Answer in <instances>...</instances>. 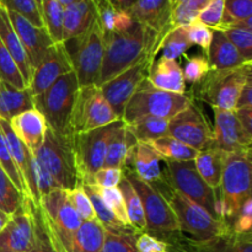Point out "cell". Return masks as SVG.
<instances>
[{"label": "cell", "mask_w": 252, "mask_h": 252, "mask_svg": "<svg viewBox=\"0 0 252 252\" xmlns=\"http://www.w3.org/2000/svg\"><path fill=\"white\" fill-rule=\"evenodd\" d=\"M160 41L159 33L134 20L125 31L103 33V59L98 88L143 59L150 56L157 58Z\"/></svg>", "instance_id": "obj_1"}, {"label": "cell", "mask_w": 252, "mask_h": 252, "mask_svg": "<svg viewBox=\"0 0 252 252\" xmlns=\"http://www.w3.org/2000/svg\"><path fill=\"white\" fill-rule=\"evenodd\" d=\"M153 187L166 199L176 216L180 231L187 234V238L194 241H206L231 230L223 219L212 217L198 204L172 189L165 177Z\"/></svg>", "instance_id": "obj_2"}, {"label": "cell", "mask_w": 252, "mask_h": 252, "mask_svg": "<svg viewBox=\"0 0 252 252\" xmlns=\"http://www.w3.org/2000/svg\"><path fill=\"white\" fill-rule=\"evenodd\" d=\"M251 148L229 153L219 189H220V218L231 228L241 206L251 198Z\"/></svg>", "instance_id": "obj_3"}, {"label": "cell", "mask_w": 252, "mask_h": 252, "mask_svg": "<svg viewBox=\"0 0 252 252\" xmlns=\"http://www.w3.org/2000/svg\"><path fill=\"white\" fill-rule=\"evenodd\" d=\"M192 102L191 96L185 94L169 93L154 88L145 79L130 100L123 112L122 121L128 125L143 117H159L170 118L174 117L179 112L187 107Z\"/></svg>", "instance_id": "obj_4"}, {"label": "cell", "mask_w": 252, "mask_h": 252, "mask_svg": "<svg viewBox=\"0 0 252 252\" xmlns=\"http://www.w3.org/2000/svg\"><path fill=\"white\" fill-rule=\"evenodd\" d=\"M79 88L75 73L70 71L54 81L46 91L33 97L34 108L43 116L48 128L53 132L71 135L69 121Z\"/></svg>", "instance_id": "obj_5"}, {"label": "cell", "mask_w": 252, "mask_h": 252, "mask_svg": "<svg viewBox=\"0 0 252 252\" xmlns=\"http://www.w3.org/2000/svg\"><path fill=\"white\" fill-rule=\"evenodd\" d=\"M73 135H62L47 128L41 147L33 153L59 189H74L80 182L73 149Z\"/></svg>", "instance_id": "obj_6"}, {"label": "cell", "mask_w": 252, "mask_h": 252, "mask_svg": "<svg viewBox=\"0 0 252 252\" xmlns=\"http://www.w3.org/2000/svg\"><path fill=\"white\" fill-rule=\"evenodd\" d=\"M252 62L240 66L221 70H209L208 74L196 84V97L208 103L212 108L234 111L241 88L251 76Z\"/></svg>", "instance_id": "obj_7"}, {"label": "cell", "mask_w": 252, "mask_h": 252, "mask_svg": "<svg viewBox=\"0 0 252 252\" xmlns=\"http://www.w3.org/2000/svg\"><path fill=\"white\" fill-rule=\"evenodd\" d=\"M164 160V159H162ZM164 177L174 189L208 212L214 218H220L219 197L198 174L193 160L171 161L164 160Z\"/></svg>", "instance_id": "obj_8"}, {"label": "cell", "mask_w": 252, "mask_h": 252, "mask_svg": "<svg viewBox=\"0 0 252 252\" xmlns=\"http://www.w3.org/2000/svg\"><path fill=\"white\" fill-rule=\"evenodd\" d=\"M122 175L127 177L142 202L145 217V233L162 241L167 236L180 233L176 216L166 199L152 185L140 180L132 170H123Z\"/></svg>", "instance_id": "obj_9"}, {"label": "cell", "mask_w": 252, "mask_h": 252, "mask_svg": "<svg viewBox=\"0 0 252 252\" xmlns=\"http://www.w3.org/2000/svg\"><path fill=\"white\" fill-rule=\"evenodd\" d=\"M80 88L97 86L103 59V32L97 20L83 36L63 42Z\"/></svg>", "instance_id": "obj_10"}, {"label": "cell", "mask_w": 252, "mask_h": 252, "mask_svg": "<svg viewBox=\"0 0 252 252\" xmlns=\"http://www.w3.org/2000/svg\"><path fill=\"white\" fill-rule=\"evenodd\" d=\"M39 207L59 250L71 252L74 236L83 220L71 206L65 189H56L51 191L42 197Z\"/></svg>", "instance_id": "obj_11"}, {"label": "cell", "mask_w": 252, "mask_h": 252, "mask_svg": "<svg viewBox=\"0 0 252 252\" xmlns=\"http://www.w3.org/2000/svg\"><path fill=\"white\" fill-rule=\"evenodd\" d=\"M118 120L98 86L79 88L69 121L71 135L105 127Z\"/></svg>", "instance_id": "obj_12"}, {"label": "cell", "mask_w": 252, "mask_h": 252, "mask_svg": "<svg viewBox=\"0 0 252 252\" xmlns=\"http://www.w3.org/2000/svg\"><path fill=\"white\" fill-rule=\"evenodd\" d=\"M123 123L118 120L105 127L73 134V149L76 170L80 181L86 182L103 167L108 140L112 133Z\"/></svg>", "instance_id": "obj_13"}, {"label": "cell", "mask_w": 252, "mask_h": 252, "mask_svg": "<svg viewBox=\"0 0 252 252\" xmlns=\"http://www.w3.org/2000/svg\"><path fill=\"white\" fill-rule=\"evenodd\" d=\"M167 135L198 152L213 144L212 128L193 101L185 110L170 118Z\"/></svg>", "instance_id": "obj_14"}, {"label": "cell", "mask_w": 252, "mask_h": 252, "mask_svg": "<svg viewBox=\"0 0 252 252\" xmlns=\"http://www.w3.org/2000/svg\"><path fill=\"white\" fill-rule=\"evenodd\" d=\"M154 61L155 57H148L100 86L101 94L120 120H122L126 106L138 86L148 78V73Z\"/></svg>", "instance_id": "obj_15"}, {"label": "cell", "mask_w": 252, "mask_h": 252, "mask_svg": "<svg viewBox=\"0 0 252 252\" xmlns=\"http://www.w3.org/2000/svg\"><path fill=\"white\" fill-rule=\"evenodd\" d=\"M33 239L31 199L25 196L21 207L0 231V252H30Z\"/></svg>", "instance_id": "obj_16"}, {"label": "cell", "mask_w": 252, "mask_h": 252, "mask_svg": "<svg viewBox=\"0 0 252 252\" xmlns=\"http://www.w3.org/2000/svg\"><path fill=\"white\" fill-rule=\"evenodd\" d=\"M70 71H73V64L65 44L63 42L52 44L39 65L32 73L30 91L34 97L46 91L61 76Z\"/></svg>", "instance_id": "obj_17"}, {"label": "cell", "mask_w": 252, "mask_h": 252, "mask_svg": "<svg viewBox=\"0 0 252 252\" xmlns=\"http://www.w3.org/2000/svg\"><path fill=\"white\" fill-rule=\"evenodd\" d=\"M214 111V147L226 153L240 152L251 148L252 135L249 134L239 122L235 111L213 108Z\"/></svg>", "instance_id": "obj_18"}, {"label": "cell", "mask_w": 252, "mask_h": 252, "mask_svg": "<svg viewBox=\"0 0 252 252\" xmlns=\"http://www.w3.org/2000/svg\"><path fill=\"white\" fill-rule=\"evenodd\" d=\"M6 11L9 15L10 22H11L12 27L26 52L32 73H33L34 69L39 65L42 59L48 52L49 47L54 44L53 41L44 27H38L31 24L29 20L22 17L17 12L9 11V10Z\"/></svg>", "instance_id": "obj_19"}, {"label": "cell", "mask_w": 252, "mask_h": 252, "mask_svg": "<svg viewBox=\"0 0 252 252\" xmlns=\"http://www.w3.org/2000/svg\"><path fill=\"white\" fill-rule=\"evenodd\" d=\"M127 12L134 21L159 33L161 39L172 29V0H137Z\"/></svg>", "instance_id": "obj_20"}, {"label": "cell", "mask_w": 252, "mask_h": 252, "mask_svg": "<svg viewBox=\"0 0 252 252\" xmlns=\"http://www.w3.org/2000/svg\"><path fill=\"white\" fill-rule=\"evenodd\" d=\"M97 20L94 0H75L63 11V42L78 38L89 31Z\"/></svg>", "instance_id": "obj_21"}, {"label": "cell", "mask_w": 252, "mask_h": 252, "mask_svg": "<svg viewBox=\"0 0 252 252\" xmlns=\"http://www.w3.org/2000/svg\"><path fill=\"white\" fill-rule=\"evenodd\" d=\"M9 123L12 132L27 149L34 153L41 147L48 126L43 116L36 108H31L15 116Z\"/></svg>", "instance_id": "obj_22"}, {"label": "cell", "mask_w": 252, "mask_h": 252, "mask_svg": "<svg viewBox=\"0 0 252 252\" xmlns=\"http://www.w3.org/2000/svg\"><path fill=\"white\" fill-rule=\"evenodd\" d=\"M164 161L159 153L149 143L138 142L133 148V170L134 174L147 184H159L164 180V170L161 162Z\"/></svg>", "instance_id": "obj_23"}, {"label": "cell", "mask_w": 252, "mask_h": 252, "mask_svg": "<svg viewBox=\"0 0 252 252\" xmlns=\"http://www.w3.org/2000/svg\"><path fill=\"white\" fill-rule=\"evenodd\" d=\"M206 53L211 70L231 69L248 63L244 61L234 44L226 38L224 32L219 29L213 30L212 32V41Z\"/></svg>", "instance_id": "obj_24"}, {"label": "cell", "mask_w": 252, "mask_h": 252, "mask_svg": "<svg viewBox=\"0 0 252 252\" xmlns=\"http://www.w3.org/2000/svg\"><path fill=\"white\" fill-rule=\"evenodd\" d=\"M148 81L154 88L169 93L185 94L186 83L179 63L172 59L159 58L153 62L148 73Z\"/></svg>", "instance_id": "obj_25"}, {"label": "cell", "mask_w": 252, "mask_h": 252, "mask_svg": "<svg viewBox=\"0 0 252 252\" xmlns=\"http://www.w3.org/2000/svg\"><path fill=\"white\" fill-rule=\"evenodd\" d=\"M0 39H1L2 44L10 53V56L12 57L15 63H16L17 68H19L22 78H24L25 84L29 88L32 76L30 61L27 58L26 52H25L16 32H15L14 27H12L11 22H10L6 9L2 6H0Z\"/></svg>", "instance_id": "obj_26"}, {"label": "cell", "mask_w": 252, "mask_h": 252, "mask_svg": "<svg viewBox=\"0 0 252 252\" xmlns=\"http://www.w3.org/2000/svg\"><path fill=\"white\" fill-rule=\"evenodd\" d=\"M228 154L229 153L211 145L201 150L196 159L193 160L198 174L214 191L219 189V186H220L221 175L225 167Z\"/></svg>", "instance_id": "obj_27"}, {"label": "cell", "mask_w": 252, "mask_h": 252, "mask_svg": "<svg viewBox=\"0 0 252 252\" xmlns=\"http://www.w3.org/2000/svg\"><path fill=\"white\" fill-rule=\"evenodd\" d=\"M34 108L33 95L29 88L17 89L0 80V118L9 122L11 118Z\"/></svg>", "instance_id": "obj_28"}, {"label": "cell", "mask_w": 252, "mask_h": 252, "mask_svg": "<svg viewBox=\"0 0 252 252\" xmlns=\"http://www.w3.org/2000/svg\"><path fill=\"white\" fill-rule=\"evenodd\" d=\"M192 241L196 252H252L251 233L236 234L228 230L209 240Z\"/></svg>", "instance_id": "obj_29"}, {"label": "cell", "mask_w": 252, "mask_h": 252, "mask_svg": "<svg viewBox=\"0 0 252 252\" xmlns=\"http://www.w3.org/2000/svg\"><path fill=\"white\" fill-rule=\"evenodd\" d=\"M84 191L88 194L89 199L91 202V206H93L94 212H95L96 219L101 223V225L103 226L106 231H111V233L115 234H139L137 230H134L133 228H128V226L123 225L115 216H113L112 212L110 211V208L107 207V204L105 203V201L102 199L100 194V189L96 185L86 184L83 182Z\"/></svg>", "instance_id": "obj_30"}, {"label": "cell", "mask_w": 252, "mask_h": 252, "mask_svg": "<svg viewBox=\"0 0 252 252\" xmlns=\"http://www.w3.org/2000/svg\"><path fill=\"white\" fill-rule=\"evenodd\" d=\"M134 135L127 129L125 122L112 133L108 140L107 152H106L103 167H113V169H122L129 148L137 144Z\"/></svg>", "instance_id": "obj_31"}, {"label": "cell", "mask_w": 252, "mask_h": 252, "mask_svg": "<svg viewBox=\"0 0 252 252\" xmlns=\"http://www.w3.org/2000/svg\"><path fill=\"white\" fill-rule=\"evenodd\" d=\"M105 241V229L97 219L85 220L74 236L71 252H101Z\"/></svg>", "instance_id": "obj_32"}, {"label": "cell", "mask_w": 252, "mask_h": 252, "mask_svg": "<svg viewBox=\"0 0 252 252\" xmlns=\"http://www.w3.org/2000/svg\"><path fill=\"white\" fill-rule=\"evenodd\" d=\"M94 2H95L97 22L103 33L125 31L133 24L130 15L127 11H122L113 6L110 0H94Z\"/></svg>", "instance_id": "obj_33"}, {"label": "cell", "mask_w": 252, "mask_h": 252, "mask_svg": "<svg viewBox=\"0 0 252 252\" xmlns=\"http://www.w3.org/2000/svg\"><path fill=\"white\" fill-rule=\"evenodd\" d=\"M126 127L134 135L137 142L150 143L167 135L169 120L159 117H143L128 123Z\"/></svg>", "instance_id": "obj_34"}, {"label": "cell", "mask_w": 252, "mask_h": 252, "mask_svg": "<svg viewBox=\"0 0 252 252\" xmlns=\"http://www.w3.org/2000/svg\"><path fill=\"white\" fill-rule=\"evenodd\" d=\"M117 187L120 189L121 194H122L123 201H125L126 211H127L130 225L138 233H145V217L139 196L137 194L135 189H133L130 182L127 180V177L123 176V175Z\"/></svg>", "instance_id": "obj_35"}, {"label": "cell", "mask_w": 252, "mask_h": 252, "mask_svg": "<svg viewBox=\"0 0 252 252\" xmlns=\"http://www.w3.org/2000/svg\"><path fill=\"white\" fill-rule=\"evenodd\" d=\"M192 47L191 41L187 34L186 26H177L170 30L158 47V53L161 52V58L176 61L179 57L186 53Z\"/></svg>", "instance_id": "obj_36"}, {"label": "cell", "mask_w": 252, "mask_h": 252, "mask_svg": "<svg viewBox=\"0 0 252 252\" xmlns=\"http://www.w3.org/2000/svg\"><path fill=\"white\" fill-rule=\"evenodd\" d=\"M31 199V198H30ZM31 213L33 220V246L30 252H61L54 241L53 235L49 231L48 225L44 220L43 213L39 204L31 201Z\"/></svg>", "instance_id": "obj_37"}, {"label": "cell", "mask_w": 252, "mask_h": 252, "mask_svg": "<svg viewBox=\"0 0 252 252\" xmlns=\"http://www.w3.org/2000/svg\"><path fill=\"white\" fill-rule=\"evenodd\" d=\"M150 145L159 153L160 157L164 160H171V161H189L194 160L198 155V150L184 144L175 138L165 135L159 139L150 142Z\"/></svg>", "instance_id": "obj_38"}, {"label": "cell", "mask_w": 252, "mask_h": 252, "mask_svg": "<svg viewBox=\"0 0 252 252\" xmlns=\"http://www.w3.org/2000/svg\"><path fill=\"white\" fill-rule=\"evenodd\" d=\"M63 11L64 7L58 0H41V12L44 29L53 43L63 42Z\"/></svg>", "instance_id": "obj_39"}, {"label": "cell", "mask_w": 252, "mask_h": 252, "mask_svg": "<svg viewBox=\"0 0 252 252\" xmlns=\"http://www.w3.org/2000/svg\"><path fill=\"white\" fill-rule=\"evenodd\" d=\"M212 0H172V29L177 26H189L196 21L199 12Z\"/></svg>", "instance_id": "obj_40"}, {"label": "cell", "mask_w": 252, "mask_h": 252, "mask_svg": "<svg viewBox=\"0 0 252 252\" xmlns=\"http://www.w3.org/2000/svg\"><path fill=\"white\" fill-rule=\"evenodd\" d=\"M25 194L17 189L14 182L0 167V211L12 216L21 207Z\"/></svg>", "instance_id": "obj_41"}, {"label": "cell", "mask_w": 252, "mask_h": 252, "mask_svg": "<svg viewBox=\"0 0 252 252\" xmlns=\"http://www.w3.org/2000/svg\"><path fill=\"white\" fill-rule=\"evenodd\" d=\"M0 6L17 12L36 26L44 27L41 7L36 0H0Z\"/></svg>", "instance_id": "obj_42"}, {"label": "cell", "mask_w": 252, "mask_h": 252, "mask_svg": "<svg viewBox=\"0 0 252 252\" xmlns=\"http://www.w3.org/2000/svg\"><path fill=\"white\" fill-rule=\"evenodd\" d=\"M0 80L17 89L27 88L16 63L0 39Z\"/></svg>", "instance_id": "obj_43"}, {"label": "cell", "mask_w": 252, "mask_h": 252, "mask_svg": "<svg viewBox=\"0 0 252 252\" xmlns=\"http://www.w3.org/2000/svg\"><path fill=\"white\" fill-rule=\"evenodd\" d=\"M252 17V0H224V16L221 26H233L235 22Z\"/></svg>", "instance_id": "obj_44"}, {"label": "cell", "mask_w": 252, "mask_h": 252, "mask_svg": "<svg viewBox=\"0 0 252 252\" xmlns=\"http://www.w3.org/2000/svg\"><path fill=\"white\" fill-rule=\"evenodd\" d=\"M226 38L234 44L245 62L252 61V31L241 27H223Z\"/></svg>", "instance_id": "obj_45"}, {"label": "cell", "mask_w": 252, "mask_h": 252, "mask_svg": "<svg viewBox=\"0 0 252 252\" xmlns=\"http://www.w3.org/2000/svg\"><path fill=\"white\" fill-rule=\"evenodd\" d=\"M0 167L5 171V174L10 177L15 186L17 187L22 194L26 196V189H25L24 180H22L21 174H20L19 167L15 164L14 159H12L11 154H10L9 149H7L6 142H5L4 134H2L1 129H0Z\"/></svg>", "instance_id": "obj_46"}, {"label": "cell", "mask_w": 252, "mask_h": 252, "mask_svg": "<svg viewBox=\"0 0 252 252\" xmlns=\"http://www.w3.org/2000/svg\"><path fill=\"white\" fill-rule=\"evenodd\" d=\"M137 236L138 234H115L105 230L101 252H139L135 246Z\"/></svg>", "instance_id": "obj_47"}, {"label": "cell", "mask_w": 252, "mask_h": 252, "mask_svg": "<svg viewBox=\"0 0 252 252\" xmlns=\"http://www.w3.org/2000/svg\"><path fill=\"white\" fill-rule=\"evenodd\" d=\"M66 194H68V198L70 201L71 206L75 208L76 213L79 214L81 220L85 221L96 219L95 212H94L93 206H91L90 199H89L86 192L84 191L83 181L79 182L74 189L66 191Z\"/></svg>", "instance_id": "obj_48"}, {"label": "cell", "mask_w": 252, "mask_h": 252, "mask_svg": "<svg viewBox=\"0 0 252 252\" xmlns=\"http://www.w3.org/2000/svg\"><path fill=\"white\" fill-rule=\"evenodd\" d=\"M98 189H100L101 197H102V199L105 201V203L107 204L110 211L113 213V216H115L123 225L128 226V228H133L129 223V219H128L125 201H123L122 194H121L118 187H112V189H100V187H98Z\"/></svg>", "instance_id": "obj_49"}, {"label": "cell", "mask_w": 252, "mask_h": 252, "mask_svg": "<svg viewBox=\"0 0 252 252\" xmlns=\"http://www.w3.org/2000/svg\"><path fill=\"white\" fill-rule=\"evenodd\" d=\"M181 70L185 83L194 84L196 85L208 74L211 68H209L207 57L193 56L187 59V62L184 65V69H181Z\"/></svg>", "instance_id": "obj_50"}, {"label": "cell", "mask_w": 252, "mask_h": 252, "mask_svg": "<svg viewBox=\"0 0 252 252\" xmlns=\"http://www.w3.org/2000/svg\"><path fill=\"white\" fill-rule=\"evenodd\" d=\"M224 16V0H212L198 14L196 21L206 25L212 30H217L221 26Z\"/></svg>", "instance_id": "obj_51"}, {"label": "cell", "mask_w": 252, "mask_h": 252, "mask_svg": "<svg viewBox=\"0 0 252 252\" xmlns=\"http://www.w3.org/2000/svg\"><path fill=\"white\" fill-rule=\"evenodd\" d=\"M122 179V170L113 167H102L98 170L86 184L96 185L100 189H112L117 187Z\"/></svg>", "instance_id": "obj_52"}, {"label": "cell", "mask_w": 252, "mask_h": 252, "mask_svg": "<svg viewBox=\"0 0 252 252\" xmlns=\"http://www.w3.org/2000/svg\"><path fill=\"white\" fill-rule=\"evenodd\" d=\"M187 27V34L192 44H197L201 48L204 49V52L208 51L209 44L212 41V32L213 30L207 27L206 25L201 24L198 21H193Z\"/></svg>", "instance_id": "obj_53"}, {"label": "cell", "mask_w": 252, "mask_h": 252, "mask_svg": "<svg viewBox=\"0 0 252 252\" xmlns=\"http://www.w3.org/2000/svg\"><path fill=\"white\" fill-rule=\"evenodd\" d=\"M252 228V198L246 199L238 216L231 224V230L236 234L251 233Z\"/></svg>", "instance_id": "obj_54"}, {"label": "cell", "mask_w": 252, "mask_h": 252, "mask_svg": "<svg viewBox=\"0 0 252 252\" xmlns=\"http://www.w3.org/2000/svg\"><path fill=\"white\" fill-rule=\"evenodd\" d=\"M135 246L139 252H169V246L165 241L148 233L138 234Z\"/></svg>", "instance_id": "obj_55"}, {"label": "cell", "mask_w": 252, "mask_h": 252, "mask_svg": "<svg viewBox=\"0 0 252 252\" xmlns=\"http://www.w3.org/2000/svg\"><path fill=\"white\" fill-rule=\"evenodd\" d=\"M169 246V252H196L193 241L180 231L165 239Z\"/></svg>", "instance_id": "obj_56"}, {"label": "cell", "mask_w": 252, "mask_h": 252, "mask_svg": "<svg viewBox=\"0 0 252 252\" xmlns=\"http://www.w3.org/2000/svg\"><path fill=\"white\" fill-rule=\"evenodd\" d=\"M245 107H252V75L249 76L248 80L245 81L236 100L235 110Z\"/></svg>", "instance_id": "obj_57"}, {"label": "cell", "mask_w": 252, "mask_h": 252, "mask_svg": "<svg viewBox=\"0 0 252 252\" xmlns=\"http://www.w3.org/2000/svg\"><path fill=\"white\" fill-rule=\"evenodd\" d=\"M238 117L239 122L243 126L244 129L252 135V107L240 108V110H234Z\"/></svg>", "instance_id": "obj_58"}, {"label": "cell", "mask_w": 252, "mask_h": 252, "mask_svg": "<svg viewBox=\"0 0 252 252\" xmlns=\"http://www.w3.org/2000/svg\"><path fill=\"white\" fill-rule=\"evenodd\" d=\"M111 4L115 7H117L118 10H122V11H128L130 7L133 6L137 0H110Z\"/></svg>", "instance_id": "obj_59"}, {"label": "cell", "mask_w": 252, "mask_h": 252, "mask_svg": "<svg viewBox=\"0 0 252 252\" xmlns=\"http://www.w3.org/2000/svg\"><path fill=\"white\" fill-rule=\"evenodd\" d=\"M10 217L11 216H9V214H6V213H4L2 211H0V231L4 229V226L6 225L7 221L10 220Z\"/></svg>", "instance_id": "obj_60"}, {"label": "cell", "mask_w": 252, "mask_h": 252, "mask_svg": "<svg viewBox=\"0 0 252 252\" xmlns=\"http://www.w3.org/2000/svg\"><path fill=\"white\" fill-rule=\"evenodd\" d=\"M73 1H75V0H58V2H59V4H61L63 7L68 6V5L71 4V2H73Z\"/></svg>", "instance_id": "obj_61"}, {"label": "cell", "mask_w": 252, "mask_h": 252, "mask_svg": "<svg viewBox=\"0 0 252 252\" xmlns=\"http://www.w3.org/2000/svg\"><path fill=\"white\" fill-rule=\"evenodd\" d=\"M37 2H38V5H39V7H41V0H36Z\"/></svg>", "instance_id": "obj_62"}]
</instances>
